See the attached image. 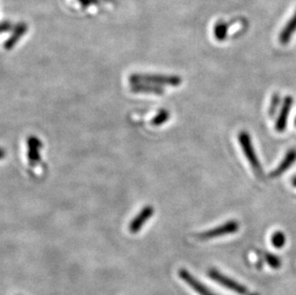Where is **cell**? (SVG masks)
Instances as JSON below:
<instances>
[{"label": "cell", "instance_id": "5bb4252c", "mask_svg": "<svg viewBox=\"0 0 296 295\" xmlns=\"http://www.w3.org/2000/svg\"><path fill=\"white\" fill-rule=\"evenodd\" d=\"M227 30H228V27L225 23H223V22L218 23L214 29L215 37L220 41L224 40V38L227 36Z\"/></svg>", "mask_w": 296, "mask_h": 295}, {"label": "cell", "instance_id": "30bf717a", "mask_svg": "<svg viewBox=\"0 0 296 295\" xmlns=\"http://www.w3.org/2000/svg\"><path fill=\"white\" fill-rule=\"evenodd\" d=\"M296 160V149H291L287 152L284 159L282 160V162L279 164V166L270 173V176L272 178H275L279 175H281L282 173H284L295 162Z\"/></svg>", "mask_w": 296, "mask_h": 295}, {"label": "cell", "instance_id": "4fadbf2b", "mask_svg": "<svg viewBox=\"0 0 296 295\" xmlns=\"http://www.w3.org/2000/svg\"><path fill=\"white\" fill-rule=\"evenodd\" d=\"M169 119H170V112L167 110H165V109H162L153 117V119L151 120L150 123L154 127H159V126H162L163 124L166 123Z\"/></svg>", "mask_w": 296, "mask_h": 295}, {"label": "cell", "instance_id": "7c38bea8", "mask_svg": "<svg viewBox=\"0 0 296 295\" xmlns=\"http://www.w3.org/2000/svg\"><path fill=\"white\" fill-rule=\"evenodd\" d=\"M131 90L134 93H145V94H154V95H163L164 89L158 86H153L149 84H133L131 86Z\"/></svg>", "mask_w": 296, "mask_h": 295}, {"label": "cell", "instance_id": "ac0fdd59", "mask_svg": "<svg viewBox=\"0 0 296 295\" xmlns=\"http://www.w3.org/2000/svg\"><path fill=\"white\" fill-rule=\"evenodd\" d=\"M11 29V23L10 22H0V34H3Z\"/></svg>", "mask_w": 296, "mask_h": 295}, {"label": "cell", "instance_id": "3957f363", "mask_svg": "<svg viewBox=\"0 0 296 295\" xmlns=\"http://www.w3.org/2000/svg\"><path fill=\"white\" fill-rule=\"evenodd\" d=\"M239 228H240V224H239L238 221H229L223 223L222 225L216 227V228H213V229H210L208 231H205L203 233L199 234L197 237L200 240L205 241V240H210V239L222 237V236H225V235L236 233L239 230Z\"/></svg>", "mask_w": 296, "mask_h": 295}, {"label": "cell", "instance_id": "ffe728a7", "mask_svg": "<svg viewBox=\"0 0 296 295\" xmlns=\"http://www.w3.org/2000/svg\"><path fill=\"white\" fill-rule=\"evenodd\" d=\"M5 156H6V151H5V149L2 148H0V160L5 158Z\"/></svg>", "mask_w": 296, "mask_h": 295}, {"label": "cell", "instance_id": "52a82bcc", "mask_svg": "<svg viewBox=\"0 0 296 295\" xmlns=\"http://www.w3.org/2000/svg\"><path fill=\"white\" fill-rule=\"evenodd\" d=\"M179 277L189 285L190 288H192L197 295H214L208 288H206L202 283H200L198 280H197L191 273H189L188 271L181 269L179 270Z\"/></svg>", "mask_w": 296, "mask_h": 295}, {"label": "cell", "instance_id": "e0dca14e", "mask_svg": "<svg viewBox=\"0 0 296 295\" xmlns=\"http://www.w3.org/2000/svg\"><path fill=\"white\" fill-rule=\"evenodd\" d=\"M279 104H280V96H279L278 93H274V95L272 96V103H271L270 111H269L271 116H273L275 114Z\"/></svg>", "mask_w": 296, "mask_h": 295}, {"label": "cell", "instance_id": "d6986e66", "mask_svg": "<svg viewBox=\"0 0 296 295\" xmlns=\"http://www.w3.org/2000/svg\"><path fill=\"white\" fill-rule=\"evenodd\" d=\"M81 5L84 7V8H87L88 6H90L91 4H94L96 2V0H78Z\"/></svg>", "mask_w": 296, "mask_h": 295}, {"label": "cell", "instance_id": "6da1fadb", "mask_svg": "<svg viewBox=\"0 0 296 295\" xmlns=\"http://www.w3.org/2000/svg\"><path fill=\"white\" fill-rule=\"evenodd\" d=\"M132 84H149L153 86H179L182 80L179 76L174 75H160V74H133L129 78Z\"/></svg>", "mask_w": 296, "mask_h": 295}, {"label": "cell", "instance_id": "7402d4cb", "mask_svg": "<svg viewBox=\"0 0 296 295\" xmlns=\"http://www.w3.org/2000/svg\"><path fill=\"white\" fill-rule=\"evenodd\" d=\"M258 295V294H251V295Z\"/></svg>", "mask_w": 296, "mask_h": 295}, {"label": "cell", "instance_id": "44dd1931", "mask_svg": "<svg viewBox=\"0 0 296 295\" xmlns=\"http://www.w3.org/2000/svg\"><path fill=\"white\" fill-rule=\"evenodd\" d=\"M292 183H293V185H294L295 187H296V176H294V178H293V180H292Z\"/></svg>", "mask_w": 296, "mask_h": 295}, {"label": "cell", "instance_id": "2e32d148", "mask_svg": "<svg viewBox=\"0 0 296 295\" xmlns=\"http://www.w3.org/2000/svg\"><path fill=\"white\" fill-rule=\"evenodd\" d=\"M265 259H266L267 263L269 264V266H270L272 269L277 270V269L281 268V265H282L281 260L278 258L277 256L273 255L272 253H266V254H265Z\"/></svg>", "mask_w": 296, "mask_h": 295}, {"label": "cell", "instance_id": "8992f818", "mask_svg": "<svg viewBox=\"0 0 296 295\" xmlns=\"http://www.w3.org/2000/svg\"><path fill=\"white\" fill-rule=\"evenodd\" d=\"M154 214V208L152 206H145L140 211V213L136 216V218L131 221L129 229L133 234L138 233L140 229L144 226V224L152 217Z\"/></svg>", "mask_w": 296, "mask_h": 295}, {"label": "cell", "instance_id": "9a60e30c", "mask_svg": "<svg viewBox=\"0 0 296 295\" xmlns=\"http://www.w3.org/2000/svg\"><path fill=\"white\" fill-rule=\"evenodd\" d=\"M272 246L275 248H282L286 245V236L281 231H276L272 236Z\"/></svg>", "mask_w": 296, "mask_h": 295}, {"label": "cell", "instance_id": "277c9868", "mask_svg": "<svg viewBox=\"0 0 296 295\" xmlns=\"http://www.w3.org/2000/svg\"><path fill=\"white\" fill-rule=\"evenodd\" d=\"M208 275H209L211 279H213L217 283L222 285L224 288L234 292L238 295H246L247 294V289L245 286L236 282L234 280H232L231 278H228V277L224 276L221 272H219L216 270H210L208 271Z\"/></svg>", "mask_w": 296, "mask_h": 295}, {"label": "cell", "instance_id": "603a6c76", "mask_svg": "<svg viewBox=\"0 0 296 295\" xmlns=\"http://www.w3.org/2000/svg\"><path fill=\"white\" fill-rule=\"evenodd\" d=\"M295 125H296V120H295Z\"/></svg>", "mask_w": 296, "mask_h": 295}, {"label": "cell", "instance_id": "7a4b0ae2", "mask_svg": "<svg viewBox=\"0 0 296 295\" xmlns=\"http://www.w3.org/2000/svg\"><path fill=\"white\" fill-rule=\"evenodd\" d=\"M239 141L241 144V147L243 148L247 160L249 161L251 167L254 169V172L258 175L262 176L263 175V169L261 166L259 159L256 155L255 149L253 147V144L251 142V138L247 132H241L239 135Z\"/></svg>", "mask_w": 296, "mask_h": 295}, {"label": "cell", "instance_id": "8fae6325", "mask_svg": "<svg viewBox=\"0 0 296 295\" xmlns=\"http://www.w3.org/2000/svg\"><path fill=\"white\" fill-rule=\"evenodd\" d=\"M296 32V11L292 18L288 21L286 24L284 29L281 31L280 36H279V41L281 44L286 45L290 42L291 38L294 36V34Z\"/></svg>", "mask_w": 296, "mask_h": 295}, {"label": "cell", "instance_id": "ba28073f", "mask_svg": "<svg viewBox=\"0 0 296 295\" xmlns=\"http://www.w3.org/2000/svg\"><path fill=\"white\" fill-rule=\"evenodd\" d=\"M294 104V99L291 96H287L283 101V105L281 108V111L279 113V116L277 118V121L275 124V129L277 132L282 133L284 132L287 128V122H288V117L290 114V111L292 110Z\"/></svg>", "mask_w": 296, "mask_h": 295}, {"label": "cell", "instance_id": "9c48e42d", "mask_svg": "<svg viewBox=\"0 0 296 295\" xmlns=\"http://www.w3.org/2000/svg\"><path fill=\"white\" fill-rule=\"evenodd\" d=\"M28 31V26L24 22L18 23L15 25L13 31H12V35L8 37V39L5 41L4 43V48L5 50H12L19 41V39L24 36L25 34Z\"/></svg>", "mask_w": 296, "mask_h": 295}, {"label": "cell", "instance_id": "5b68a950", "mask_svg": "<svg viewBox=\"0 0 296 295\" xmlns=\"http://www.w3.org/2000/svg\"><path fill=\"white\" fill-rule=\"evenodd\" d=\"M42 148V142L36 136H30L27 139V156L29 164L32 167L37 166L40 162V149Z\"/></svg>", "mask_w": 296, "mask_h": 295}]
</instances>
